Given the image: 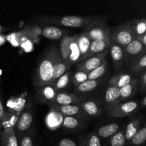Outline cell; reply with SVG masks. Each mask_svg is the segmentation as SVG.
<instances>
[{
	"instance_id": "1",
	"label": "cell",
	"mask_w": 146,
	"mask_h": 146,
	"mask_svg": "<svg viewBox=\"0 0 146 146\" xmlns=\"http://www.w3.org/2000/svg\"><path fill=\"white\" fill-rule=\"evenodd\" d=\"M58 54L59 53L56 49L50 50L41 60L34 79V84L36 86L42 87L49 85L53 76L54 66Z\"/></svg>"
},
{
	"instance_id": "2",
	"label": "cell",
	"mask_w": 146,
	"mask_h": 146,
	"mask_svg": "<svg viewBox=\"0 0 146 146\" xmlns=\"http://www.w3.org/2000/svg\"><path fill=\"white\" fill-rule=\"evenodd\" d=\"M60 56L69 66L79 62L80 53L76 42V35L65 36L60 43Z\"/></svg>"
},
{
	"instance_id": "3",
	"label": "cell",
	"mask_w": 146,
	"mask_h": 146,
	"mask_svg": "<svg viewBox=\"0 0 146 146\" xmlns=\"http://www.w3.org/2000/svg\"><path fill=\"white\" fill-rule=\"evenodd\" d=\"M145 54L146 48L135 38L123 48V59L128 66L131 68Z\"/></svg>"
},
{
	"instance_id": "4",
	"label": "cell",
	"mask_w": 146,
	"mask_h": 146,
	"mask_svg": "<svg viewBox=\"0 0 146 146\" xmlns=\"http://www.w3.org/2000/svg\"><path fill=\"white\" fill-rule=\"evenodd\" d=\"M84 32L91 38V41L109 38L111 31L106 23L102 20H94L85 26Z\"/></svg>"
},
{
	"instance_id": "5",
	"label": "cell",
	"mask_w": 146,
	"mask_h": 146,
	"mask_svg": "<svg viewBox=\"0 0 146 146\" xmlns=\"http://www.w3.org/2000/svg\"><path fill=\"white\" fill-rule=\"evenodd\" d=\"M135 38L133 34L128 27L126 23L116 27L113 34H111L110 36L111 43L117 44L123 48H125Z\"/></svg>"
},
{
	"instance_id": "6",
	"label": "cell",
	"mask_w": 146,
	"mask_h": 146,
	"mask_svg": "<svg viewBox=\"0 0 146 146\" xmlns=\"http://www.w3.org/2000/svg\"><path fill=\"white\" fill-rule=\"evenodd\" d=\"M139 108V104L135 101H130L122 103L115 106L113 109L107 111L108 116L113 118H122L129 116L135 113Z\"/></svg>"
},
{
	"instance_id": "7",
	"label": "cell",
	"mask_w": 146,
	"mask_h": 146,
	"mask_svg": "<svg viewBox=\"0 0 146 146\" xmlns=\"http://www.w3.org/2000/svg\"><path fill=\"white\" fill-rule=\"evenodd\" d=\"M108 51H104L99 54H95L94 56L86 58L84 61L78 64V71H84V72L89 73L101 66L106 61V56L108 54Z\"/></svg>"
},
{
	"instance_id": "8",
	"label": "cell",
	"mask_w": 146,
	"mask_h": 146,
	"mask_svg": "<svg viewBox=\"0 0 146 146\" xmlns=\"http://www.w3.org/2000/svg\"><path fill=\"white\" fill-rule=\"evenodd\" d=\"M53 21L64 27L79 28L86 26L90 22L94 21V19L92 17H82L79 16H64L53 19Z\"/></svg>"
},
{
	"instance_id": "9",
	"label": "cell",
	"mask_w": 146,
	"mask_h": 146,
	"mask_svg": "<svg viewBox=\"0 0 146 146\" xmlns=\"http://www.w3.org/2000/svg\"><path fill=\"white\" fill-rule=\"evenodd\" d=\"M120 88L110 86L105 94V109L110 111L121 104Z\"/></svg>"
},
{
	"instance_id": "10",
	"label": "cell",
	"mask_w": 146,
	"mask_h": 146,
	"mask_svg": "<svg viewBox=\"0 0 146 146\" xmlns=\"http://www.w3.org/2000/svg\"><path fill=\"white\" fill-rule=\"evenodd\" d=\"M64 115L56 110L51 108L45 118L47 128L51 131H55L62 125Z\"/></svg>"
},
{
	"instance_id": "11",
	"label": "cell",
	"mask_w": 146,
	"mask_h": 146,
	"mask_svg": "<svg viewBox=\"0 0 146 146\" xmlns=\"http://www.w3.org/2000/svg\"><path fill=\"white\" fill-rule=\"evenodd\" d=\"M110 44H111L110 37L109 38H103V39L91 41L89 50H88V54H87L86 56V58H88V57L91 56L95 55V54H99V53L106 51L109 48Z\"/></svg>"
},
{
	"instance_id": "12",
	"label": "cell",
	"mask_w": 146,
	"mask_h": 146,
	"mask_svg": "<svg viewBox=\"0 0 146 146\" xmlns=\"http://www.w3.org/2000/svg\"><path fill=\"white\" fill-rule=\"evenodd\" d=\"M69 66L61 58L60 54H58V57H57L56 60L55 64L54 66V69H53V76L51 78V81H50L49 85H53L54 83L58 79V78L64 75L65 73L69 70L70 68Z\"/></svg>"
},
{
	"instance_id": "13",
	"label": "cell",
	"mask_w": 146,
	"mask_h": 146,
	"mask_svg": "<svg viewBox=\"0 0 146 146\" xmlns=\"http://www.w3.org/2000/svg\"><path fill=\"white\" fill-rule=\"evenodd\" d=\"M76 42L80 53L79 62H81L86 58L89 50L91 40L85 33L82 32L78 35H76Z\"/></svg>"
},
{
	"instance_id": "14",
	"label": "cell",
	"mask_w": 146,
	"mask_h": 146,
	"mask_svg": "<svg viewBox=\"0 0 146 146\" xmlns=\"http://www.w3.org/2000/svg\"><path fill=\"white\" fill-rule=\"evenodd\" d=\"M78 98L75 95L68 93L61 92L57 93L54 99L51 101V105L57 106H66L73 105L75 103H77Z\"/></svg>"
},
{
	"instance_id": "15",
	"label": "cell",
	"mask_w": 146,
	"mask_h": 146,
	"mask_svg": "<svg viewBox=\"0 0 146 146\" xmlns=\"http://www.w3.org/2000/svg\"><path fill=\"white\" fill-rule=\"evenodd\" d=\"M128 27L132 31L134 36L137 37L142 36L146 32V19H138L130 21L126 23Z\"/></svg>"
},
{
	"instance_id": "16",
	"label": "cell",
	"mask_w": 146,
	"mask_h": 146,
	"mask_svg": "<svg viewBox=\"0 0 146 146\" xmlns=\"http://www.w3.org/2000/svg\"><path fill=\"white\" fill-rule=\"evenodd\" d=\"M137 86H138V79L133 78L131 82L120 88L121 101H126V100L132 98L136 93Z\"/></svg>"
},
{
	"instance_id": "17",
	"label": "cell",
	"mask_w": 146,
	"mask_h": 146,
	"mask_svg": "<svg viewBox=\"0 0 146 146\" xmlns=\"http://www.w3.org/2000/svg\"><path fill=\"white\" fill-rule=\"evenodd\" d=\"M1 138L4 146H18L17 137L12 126L10 124L5 125Z\"/></svg>"
},
{
	"instance_id": "18",
	"label": "cell",
	"mask_w": 146,
	"mask_h": 146,
	"mask_svg": "<svg viewBox=\"0 0 146 146\" xmlns=\"http://www.w3.org/2000/svg\"><path fill=\"white\" fill-rule=\"evenodd\" d=\"M51 108L57 111L64 116H74L79 114L81 111V107L74 104L66 106L51 105Z\"/></svg>"
},
{
	"instance_id": "19",
	"label": "cell",
	"mask_w": 146,
	"mask_h": 146,
	"mask_svg": "<svg viewBox=\"0 0 146 146\" xmlns=\"http://www.w3.org/2000/svg\"><path fill=\"white\" fill-rule=\"evenodd\" d=\"M133 80V77L129 74H122L119 75H115L111 78L109 81V85L111 86H115L118 88H122L125 85L128 84Z\"/></svg>"
},
{
	"instance_id": "20",
	"label": "cell",
	"mask_w": 146,
	"mask_h": 146,
	"mask_svg": "<svg viewBox=\"0 0 146 146\" xmlns=\"http://www.w3.org/2000/svg\"><path fill=\"white\" fill-rule=\"evenodd\" d=\"M81 108L88 114L94 117H97L101 114V111L96 103L94 101H86L82 102L81 104Z\"/></svg>"
},
{
	"instance_id": "21",
	"label": "cell",
	"mask_w": 146,
	"mask_h": 146,
	"mask_svg": "<svg viewBox=\"0 0 146 146\" xmlns=\"http://www.w3.org/2000/svg\"><path fill=\"white\" fill-rule=\"evenodd\" d=\"M110 54L115 64H121L123 59V48L117 44L111 43L109 46Z\"/></svg>"
},
{
	"instance_id": "22",
	"label": "cell",
	"mask_w": 146,
	"mask_h": 146,
	"mask_svg": "<svg viewBox=\"0 0 146 146\" xmlns=\"http://www.w3.org/2000/svg\"><path fill=\"white\" fill-rule=\"evenodd\" d=\"M42 35L51 40H57L63 35L62 30L56 27H46L43 29Z\"/></svg>"
},
{
	"instance_id": "23",
	"label": "cell",
	"mask_w": 146,
	"mask_h": 146,
	"mask_svg": "<svg viewBox=\"0 0 146 146\" xmlns=\"http://www.w3.org/2000/svg\"><path fill=\"white\" fill-rule=\"evenodd\" d=\"M119 129V125L117 123H111L101 127L98 129V135L103 138H109L115 135Z\"/></svg>"
},
{
	"instance_id": "24",
	"label": "cell",
	"mask_w": 146,
	"mask_h": 146,
	"mask_svg": "<svg viewBox=\"0 0 146 146\" xmlns=\"http://www.w3.org/2000/svg\"><path fill=\"white\" fill-rule=\"evenodd\" d=\"M32 121V115L29 112H24L17 122V128L21 131H26L29 128Z\"/></svg>"
},
{
	"instance_id": "25",
	"label": "cell",
	"mask_w": 146,
	"mask_h": 146,
	"mask_svg": "<svg viewBox=\"0 0 146 146\" xmlns=\"http://www.w3.org/2000/svg\"><path fill=\"white\" fill-rule=\"evenodd\" d=\"M140 119H135L132 121L128 124L126 127V130L124 133L125 138L127 141H131L133 137L135 135L137 131H138V126H139Z\"/></svg>"
},
{
	"instance_id": "26",
	"label": "cell",
	"mask_w": 146,
	"mask_h": 146,
	"mask_svg": "<svg viewBox=\"0 0 146 146\" xmlns=\"http://www.w3.org/2000/svg\"><path fill=\"white\" fill-rule=\"evenodd\" d=\"M98 81L97 80H87L82 84L76 86V90L78 92L85 93L93 91L98 86Z\"/></svg>"
},
{
	"instance_id": "27",
	"label": "cell",
	"mask_w": 146,
	"mask_h": 146,
	"mask_svg": "<svg viewBox=\"0 0 146 146\" xmlns=\"http://www.w3.org/2000/svg\"><path fill=\"white\" fill-rule=\"evenodd\" d=\"M70 76H71L70 72L67 71L64 75L61 76L60 78H58L52 85L54 86V89L58 92V91H61V90L66 88L68 86V83H69Z\"/></svg>"
},
{
	"instance_id": "28",
	"label": "cell",
	"mask_w": 146,
	"mask_h": 146,
	"mask_svg": "<svg viewBox=\"0 0 146 146\" xmlns=\"http://www.w3.org/2000/svg\"><path fill=\"white\" fill-rule=\"evenodd\" d=\"M57 91L54 89V86L52 85H46L41 87V89L40 90V94L42 98L46 101H51L57 94Z\"/></svg>"
},
{
	"instance_id": "29",
	"label": "cell",
	"mask_w": 146,
	"mask_h": 146,
	"mask_svg": "<svg viewBox=\"0 0 146 146\" xmlns=\"http://www.w3.org/2000/svg\"><path fill=\"white\" fill-rule=\"evenodd\" d=\"M107 69V61H104L101 66L88 73V80H97L105 74Z\"/></svg>"
},
{
	"instance_id": "30",
	"label": "cell",
	"mask_w": 146,
	"mask_h": 146,
	"mask_svg": "<svg viewBox=\"0 0 146 146\" xmlns=\"http://www.w3.org/2000/svg\"><path fill=\"white\" fill-rule=\"evenodd\" d=\"M146 140V128L143 127L141 130H138L136 133L132 138L131 141L134 145H141Z\"/></svg>"
},
{
	"instance_id": "31",
	"label": "cell",
	"mask_w": 146,
	"mask_h": 146,
	"mask_svg": "<svg viewBox=\"0 0 146 146\" xmlns=\"http://www.w3.org/2000/svg\"><path fill=\"white\" fill-rule=\"evenodd\" d=\"M146 67V54H144L136 64L131 68V71L135 74H139L143 71H145Z\"/></svg>"
},
{
	"instance_id": "32",
	"label": "cell",
	"mask_w": 146,
	"mask_h": 146,
	"mask_svg": "<svg viewBox=\"0 0 146 146\" xmlns=\"http://www.w3.org/2000/svg\"><path fill=\"white\" fill-rule=\"evenodd\" d=\"M88 73L81 71H77L74 74V76H73V84L75 86V87L77 86L79 84L84 83V81H87L88 80Z\"/></svg>"
},
{
	"instance_id": "33",
	"label": "cell",
	"mask_w": 146,
	"mask_h": 146,
	"mask_svg": "<svg viewBox=\"0 0 146 146\" xmlns=\"http://www.w3.org/2000/svg\"><path fill=\"white\" fill-rule=\"evenodd\" d=\"M79 125V121L74 116H64L62 125L68 129H74Z\"/></svg>"
},
{
	"instance_id": "34",
	"label": "cell",
	"mask_w": 146,
	"mask_h": 146,
	"mask_svg": "<svg viewBox=\"0 0 146 146\" xmlns=\"http://www.w3.org/2000/svg\"><path fill=\"white\" fill-rule=\"evenodd\" d=\"M125 142V135L123 132H117L111 141V146H123Z\"/></svg>"
},
{
	"instance_id": "35",
	"label": "cell",
	"mask_w": 146,
	"mask_h": 146,
	"mask_svg": "<svg viewBox=\"0 0 146 146\" xmlns=\"http://www.w3.org/2000/svg\"><path fill=\"white\" fill-rule=\"evenodd\" d=\"M88 146H101V141H100V139L97 135H93L90 138Z\"/></svg>"
},
{
	"instance_id": "36",
	"label": "cell",
	"mask_w": 146,
	"mask_h": 146,
	"mask_svg": "<svg viewBox=\"0 0 146 146\" xmlns=\"http://www.w3.org/2000/svg\"><path fill=\"white\" fill-rule=\"evenodd\" d=\"M59 146H76L75 143L68 138L62 139L59 142Z\"/></svg>"
},
{
	"instance_id": "37",
	"label": "cell",
	"mask_w": 146,
	"mask_h": 146,
	"mask_svg": "<svg viewBox=\"0 0 146 146\" xmlns=\"http://www.w3.org/2000/svg\"><path fill=\"white\" fill-rule=\"evenodd\" d=\"M21 146H33L32 141L29 137H24L21 141Z\"/></svg>"
},
{
	"instance_id": "38",
	"label": "cell",
	"mask_w": 146,
	"mask_h": 146,
	"mask_svg": "<svg viewBox=\"0 0 146 146\" xmlns=\"http://www.w3.org/2000/svg\"><path fill=\"white\" fill-rule=\"evenodd\" d=\"M135 39L138 40V41L143 46V47H145L146 48V34H143L142 36H140L137 37Z\"/></svg>"
},
{
	"instance_id": "39",
	"label": "cell",
	"mask_w": 146,
	"mask_h": 146,
	"mask_svg": "<svg viewBox=\"0 0 146 146\" xmlns=\"http://www.w3.org/2000/svg\"><path fill=\"white\" fill-rule=\"evenodd\" d=\"M146 86V72L143 71V74L142 75V78H141V90L144 91L145 89Z\"/></svg>"
},
{
	"instance_id": "40",
	"label": "cell",
	"mask_w": 146,
	"mask_h": 146,
	"mask_svg": "<svg viewBox=\"0 0 146 146\" xmlns=\"http://www.w3.org/2000/svg\"><path fill=\"white\" fill-rule=\"evenodd\" d=\"M4 118V106H3L2 102L0 100V122L3 121Z\"/></svg>"
},
{
	"instance_id": "41",
	"label": "cell",
	"mask_w": 146,
	"mask_h": 146,
	"mask_svg": "<svg viewBox=\"0 0 146 146\" xmlns=\"http://www.w3.org/2000/svg\"><path fill=\"white\" fill-rule=\"evenodd\" d=\"M6 39H7V37L3 35V34H0V46L3 45L5 43Z\"/></svg>"
},
{
	"instance_id": "42",
	"label": "cell",
	"mask_w": 146,
	"mask_h": 146,
	"mask_svg": "<svg viewBox=\"0 0 146 146\" xmlns=\"http://www.w3.org/2000/svg\"><path fill=\"white\" fill-rule=\"evenodd\" d=\"M143 104L144 106H145V105H146V97H144V98H143Z\"/></svg>"
},
{
	"instance_id": "43",
	"label": "cell",
	"mask_w": 146,
	"mask_h": 146,
	"mask_svg": "<svg viewBox=\"0 0 146 146\" xmlns=\"http://www.w3.org/2000/svg\"><path fill=\"white\" fill-rule=\"evenodd\" d=\"M0 30H1V27H0Z\"/></svg>"
}]
</instances>
